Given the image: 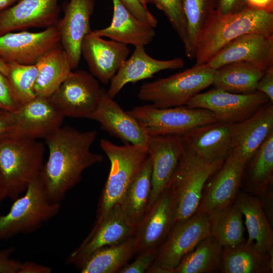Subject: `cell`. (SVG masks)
Wrapping results in <instances>:
<instances>
[{
  "mask_svg": "<svg viewBox=\"0 0 273 273\" xmlns=\"http://www.w3.org/2000/svg\"><path fill=\"white\" fill-rule=\"evenodd\" d=\"M97 136L96 130L81 131L62 125L44 139L49 155L40 175L52 202L60 203L80 182L84 170L103 160L102 155L90 151Z\"/></svg>",
  "mask_w": 273,
  "mask_h": 273,
  "instance_id": "cell-1",
  "label": "cell"
},
{
  "mask_svg": "<svg viewBox=\"0 0 273 273\" xmlns=\"http://www.w3.org/2000/svg\"><path fill=\"white\" fill-rule=\"evenodd\" d=\"M273 35V12L251 7L232 14L216 9L207 19L197 41L195 66L205 65L226 44L246 34Z\"/></svg>",
  "mask_w": 273,
  "mask_h": 273,
  "instance_id": "cell-2",
  "label": "cell"
},
{
  "mask_svg": "<svg viewBox=\"0 0 273 273\" xmlns=\"http://www.w3.org/2000/svg\"><path fill=\"white\" fill-rule=\"evenodd\" d=\"M44 146L37 139L14 134L0 136V182L12 200L40 173Z\"/></svg>",
  "mask_w": 273,
  "mask_h": 273,
  "instance_id": "cell-3",
  "label": "cell"
},
{
  "mask_svg": "<svg viewBox=\"0 0 273 273\" xmlns=\"http://www.w3.org/2000/svg\"><path fill=\"white\" fill-rule=\"evenodd\" d=\"M225 159L207 161L188 148L180 157L166 188L174 205V223L194 215L206 183L222 165Z\"/></svg>",
  "mask_w": 273,
  "mask_h": 273,
  "instance_id": "cell-4",
  "label": "cell"
},
{
  "mask_svg": "<svg viewBox=\"0 0 273 273\" xmlns=\"http://www.w3.org/2000/svg\"><path fill=\"white\" fill-rule=\"evenodd\" d=\"M100 146L110 160V169L99 199L97 218L120 203L148 157L147 148L130 144L119 146L102 139Z\"/></svg>",
  "mask_w": 273,
  "mask_h": 273,
  "instance_id": "cell-5",
  "label": "cell"
},
{
  "mask_svg": "<svg viewBox=\"0 0 273 273\" xmlns=\"http://www.w3.org/2000/svg\"><path fill=\"white\" fill-rule=\"evenodd\" d=\"M14 201L9 212L0 215V241L35 232L61 209L59 203L48 198L40 174L30 183L25 194Z\"/></svg>",
  "mask_w": 273,
  "mask_h": 273,
  "instance_id": "cell-6",
  "label": "cell"
},
{
  "mask_svg": "<svg viewBox=\"0 0 273 273\" xmlns=\"http://www.w3.org/2000/svg\"><path fill=\"white\" fill-rule=\"evenodd\" d=\"M215 69L205 65L143 84L139 99L158 108L187 105L195 95L212 84Z\"/></svg>",
  "mask_w": 273,
  "mask_h": 273,
  "instance_id": "cell-7",
  "label": "cell"
},
{
  "mask_svg": "<svg viewBox=\"0 0 273 273\" xmlns=\"http://www.w3.org/2000/svg\"><path fill=\"white\" fill-rule=\"evenodd\" d=\"M127 112L149 135H181L198 126L217 121L210 111L187 106L158 108L148 104L134 107Z\"/></svg>",
  "mask_w": 273,
  "mask_h": 273,
  "instance_id": "cell-8",
  "label": "cell"
},
{
  "mask_svg": "<svg viewBox=\"0 0 273 273\" xmlns=\"http://www.w3.org/2000/svg\"><path fill=\"white\" fill-rule=\"evenodd\" d=\"M209 236L210 226L207 214L195 213L187 220L174 223L147 272L172 273L183 258Z\"/></svg>",
  "mask_w": 273,
  "mask_h": 273,
  "instance_id": "cell-9",
  "label": "cell"
},
{
  "mask_svg": "<svg viewBox=\"0 0 273 273\" xmlns=\"http://www.w3.org/2000/svg\"><path fill=\"white\" fill-rule=\"evenodd\" d=\"M269 102L267 96L258 90L240 94L214 88L197 94L186 106L207 109L214 114L218 122L234 124L245 120Z\"/></svg>",
  "mask_w": 273,
  "mask_h": 273,
  "instance_id": "cell-10",
  "label": "cell"
},
{
  "mask_svg": "<svg viewBox=\"0 0 273 273\" xmlns=\"http://www.w3.org/2000/svg\"><path fill=\"white\" fill-rule=\"evenodd\" d=\"M98 79L84 70L71 71L50 100L64 117L88 118L99 101Z\"/></svg>",
  "mask_w": 273,
  "mask_h": 273,
  "instance_id": "cell-11",
  "label": "cell"
},
{
  "mask_svg": "<svg viewBox=\"0 0 273 273\" xmlns=\"http://www.w3.org/2000/svg\"><path fill=\"white\" fill-rule=\"evenodd\" d=\"M135 230L127 223L119 204H117L96 219L86 237L67 258L66 263L79 268L95 251L126 240L133 236Z\"/></svg>",
  "mask_w": 273,
  "mask_h": 273,
  "instance_id": "cell-12",
  "label": "cell"
},
{
  "mask_svg": "<svg viewBox=\"0 0 273 273\" xmlns=\"http://www.w3.org/2000/svg\"><path fill=\"white\" fill-rule=\"evenodd\" d=\"M187 149V145L181 135H149L147 150L152 163L151 191L146 211L166 188Z\"/></svg>",
  "mask_w": 273,
  "mask_h": 273,
  "instance_id": "cell-13",
  "label": "cell"
},
{
  "mask_svg": "<svg viewBox=\"0 0 273 273\" xmlns=\"http://www.w3.org/2000/svg\"><path fill=\"white\" fill-rule=\"evenodd\" d=\"M247 163L231 151L221 167L205 184L196 213L208 214L232 204Z\"/></svg>",
  "mask_w": 273,
  "mask_h": 273,
  "instance_id": "cell-14",
  "label": "cell"
},
{
  "mask_svg": "<svg viewBox=\"0 0 273 273\" xmlns=\"http://www.w3.org/2000/svg\"><path fill=\"white\" fill-rule=\"evenodd\" d=\"M60 46V33L55 26L38 32H11L0 35V59L35 64L46 53Z\"/></svg>",
  "mask_w": 273,
  "mask_h": 273,
  "instance_id": "cell-15",
  "label": "cell"
},
{
  "mask_svg": "<svg viewBox=\"0 0 273 273\" xmlns=\"http://www.w3.org/2000/svg\"><path fill=\"white\" fill-rule=\"evenodd\" d=\"M236 62L248 63L262 70L273 66V35L250 33L223 46L206 64L216 69Z\"/></svg>",
  "mask_w": 273,
  "mask_h": 273,
  "instance_id": "cell-16",
  "label": "cell"
},
{
  "mask_svg": "<svg viewBox=\"0 0 273 273\" xmlns=\"http://www.w3.org/2000/svg\"><path fill=\"white\" fill-rule=\"evenodd\" d=\"M95 0H70L62 5L64 16L55 25L59 32L60 43L66 52L72 70L78 66L81 48L85 36L92 30L90 18Z\"/></svg>",
  "mask_w": 273,
  "mask_h": 273,
  "instance_id": "cell-17",
  "label": "cell"
},
{
  "mask_svg": "<svg viewBox=\"0 0 273 273\" xmlns=\"http://www.w3.org/2000/svg\"><path fill=\"white\" fill-rule=\"evenodd\" d=\"M113 99L101 87L98 103L88 118L98 122L102 129L123 143L147 149L149 135L146 130Z\"/></svg>",
  "mask_w": 273,
  "mask_h": 273,
  "instance_id": "cell-18",
  "label": "cell"
},
{
  "mask_svg": "<svg viewBox=\"0 0 273 273\" xmlns=\"http://www.w3.org/2000/svg\"><path fill=\"white\" fill-rule=\"evenodd\" d=\"M174 224V205L166 188L147 211L133 235L135 254L159 248Z\"/></svg>",
  "mask_w": 273,
  "mask_h": 273,
  "instance_id": "cell-19",
  "label": "cell"
},
{
  "mask_svg": "<svg viewBox=\"0 0 273 273\" xmlns=\"http://www.w3.org/2000/svg\"><path fill=\"white\" fill-rule=\"evenodd\" d=\"M59 0H20L0 13V35L31 28L55 26L59 20Z\"/></svg>",
  "mask_w": 273,
  "mask_h": 273,
  "instance_id": "cell-20",
  "label": "cell"
},
{
  "mask_svg": "<svg viewBox=\"0 0 273 273\" xmlns=\"http://www.w3.org/2000/svg\"><path fill=\"white\" fill-rule=\"evenodd\" d=\"M90 73L107 84L128 58L127 45L103 39L92 30L84 38L81 48Z\"/></svg>",
  "mask_w": 273,
  "mask_h": 273,
  "instance_id": "cell-21",
  "label": "cell"
},
{
  "mask_svg": "<svg viewBox=\"0 0 273 273\" xmlns=\"http://www.w3.org/2000/svg\"><path fill=\"white\" fill-rule=\"evenodd\" d=\"M17 134L46 139L59 128L64 116L49 98L36 96L13 112Z\"/></svg>",
  "mask_w": 273,
  "mask_h": 273,
  "instance_id": "cell-22",
  "label": "cell"
},
{
  "mask_svg": "<svg viewBox=\"0 0 273 273\" xmlns=\"http://www.w3.org/2000/svg\"><path fill=\"white\" fill-rule=\"evenodd\" d=\"M272 104L268 102L245 120L232 125V151L247 163L273 130Z\"/></svg>",
  "mask_w": 273,
  "mask_h": 273,
  "instance_id": "cell-23",
  "label": "cell"
},
{
  "mask_svg": "<svg viewBox=\"0 0 273 273\" xmlns=\"http://www.w3.org/2000/svg\"><path fill=\"white\" fill-rule=\"evenodd\" d=\"M185 64L180 57L167 60L155 59L146 52L145 47H135L131 56L127 58L110 81L107 93L113 99L128 83L152 78L161 71L182 68Z\"/></svg>",
  "mask_w": 273,
  "mask_h": 273,
  "instance_id": "cell-24",
  "label": "cell"
},
{
  "mask_svg": "<svg viewBox=\"0 0 273 273\" xmlns=\"http://www.w3.org/2000/svg\"><path fill=\"white\" fill-rule=\"evenodd\" d=\"M232 124L215 122L193 128L181 135L187 148L208 161L225 159L232 151Z\"/></svg>",
  "mask_w": 273,
  "mask_h": 273,
  "instance_id": "cell-25",
  "label": "cell"
},
{
  "mask_svg": "<svg viewBox=\"0 0 273 273\" xmlns=\"http://www.w3.org/2000/svg\"><path fill=\"white\" fill-rule=\"evenodd\" d=\"M113 14L109 26L93 30L97 35L134 47H145L156 35L154 28L136 18L119 0H112Z\"/></svg>",
  "mask_w": 273,
  "mask_h": 273,
  "instance_id": "cell-26",
  "label": "cell"
},
{
  "mask_svg": "<svg viewBox=\"0 0 273 273\" xmlns=\"http://www.w3.org/2000/svg\"><path fill=\"white\" fill-rule=\"evenodd\" d=\"M236 203L245 217L248 238L246 243L262 253H273V232L262 203L247 193L239 194Z\"/></svg>",
  "mask_w": 273,
  "mask_h": 273,
  "instance_id": "cell-27",
  "label": "cell"
},
{
  "mask_svg": "<svg viewBox=\"0 0 273 273\" xmlns=\"http://www.w3.org/2000/svg\"><path fill=\"white\" fill-rule=\"evenodd\" d=\"M36 64L38 70L33 86L36 96L50 97L72 71L68 56L61 46L46 53Z\"/></svg>",
  "mask_w": 273,
  "mask_h": 273,
  "instance_id": "cell-28",
  "label": "cell"
},
{
  "mask_svg": "<svg viewBox=\"0 0 273 273\" xmlns=\"http://www.w3.org/2000/svg\"><path fill=\"white\" fill-rule=\"evenodd\" d=\"M272 253H262L245 242L224 247L220 270L223 273L272 272Z\"/></svg>",
  "mask_w": 273,
  "mask_h": 273,
  "instance_id": "cell-29",
  "label": "cell"
},
{
  "mask_svg": "<svg viewBox=\"0 0 273 273\" xmlns=\"http://www.w3.org/2000/svg\"><path fill=\"white\" fill-rule=\"evenodd\" d=\"M264 71L247 62H232L215 69L212 85L232 93L252 94Z\"/></svg>",
  "mask_w": 273,
  "mask_h": 273,
  "instance_id": "cell-30",
  "label": "cell"
},
{
  "mask_svg": "<svg viewBox=\"0 0 273 273\" xmlns=\"http://www.w3.org/2000/svg\"><path fill=\"white\" fill-rule=\"evenodd\" d=\"M151 175L152 163L148 156L119 203L127 223L135 229L148 207L151 191Z\"/></svg>",
  "mask_w": 273,
  "mask_h": 273,
  "instance_id": "cell-31",
  "label": "cell"
},
{
  "mask_svg": "<svg viewBox=\"0 0 273 273\" xmlns=\"http://www.w3.org/2000/svg\"><path fill=\"white\" fill-rule=\"evenodd\" d=\"M135 254L133 236L117 244L105 246L93 252L79 268L81 273H114Z\"/></svg>",
  "mask_w": 273,
  "mask_h": 273,
  "instance_id": "cell-32",
  "label": "cell"
},
{
  "mask_svg": "<svg viewBox=\"0 0 273 273\" xmlns=\"http://www.w3.org/2000/svg\"><path fill=\"white\" fill-rule=\"evenodd\" d=\"M210 235L224 247H231L245 242L243 214L235 203L208 214Z\"/></svg>",
  "mask_w": 273,
  "mask_h": 273,
  "instance_id": "cell-33",
  "label": "cell"
},
{
  "mask_svg": "<svg viewBox=\"0 0 273 273\" xmlns=\"http://www.w3.org/2000/svg\"><path fill=\"white\" fill-rule=\"evenodd\" d=\"M223 247L212 236L202 240L186 254L172 273H210L219 269Z\"/></svg>",
  "mask_w": 273,
  "mask_h": 273,
  "instance_id": "cell-34",
  "label": "cell"
},
{
  "mask_svg": "<svg viewBox=\"0 0 273 273\" xmlns=\"http://www.w3.org/2000/svg\"><path fill=\"white\" fill-rule=\"evenodd\" d=\"M0 72L7 79L15 98L21 105L36 97L33 90L38 73L36 64L24 65L0 59Z\"/></svg>",
  "mask_w": 273,
  "mask_h": 273,
  "instance_id": "cell-35",
  "label": "cell"
},
{
  "mask_svg": "<svg viewBox=\"0 0 273 273\" xmlns=\"http://www.w3.org/2000/svg\"><path fill=\"white\" fill-rule=\"evenodd\" d=\"M249 161V180L250 187L256 195L261 197L272 185L273 130Z\"/></svg>",
  "mask_w": 273,
  "mask_h": 273,
  "instance_id": "cell-36",
  "label": "cell"
},
{
  "mask_svg": "<svg viewBox=\"0 0 273 273\" xmlns=\"http://www.w3.org/2000/svg\"><path fill=\"white\" fill-rule=\"evenodd\" d=\"M187 28L186 56L195 57L196 45L199 34L209 16L216 9V0H183Z\"/></svg>",
  "mask_w": 273,
  "mask_h": 273,
  "instance_id": "cell-37",
  "label": "cell"
},
{
  "mask_svg": "<svg viewBox=\"0 0 273 273\" xmlns=\"http://www.w3.org/2000/svg\"><path fill=\"white\" fill-rule=\"evenodd\" d=\"M147 6L152 4L162 11L182 41L184 48L187 45V28L183 10V0H141Z\"/></svg>",
  "mask_w": 273,
  "mask_h": 273,
  "instance_id": "cell-38",
  "label": "cell"
},
{
  "mask_svg": "<svg viewBox=\"0 0 273 273\" xmlns=\"http://www.w3.org/2000/svg\"><path fill=\"white\" fill-rule=\"evenodd\" d=\"M158 248L148 249L139 253L135 259L131 263L124 266L118 272L120 273H144L155 261Z\"/></svg>",
  "mask_w": 273,
  "mask_h": 273,
  "instance_id": "cell-39",
  "label": "cell"
},
{
  "mask_svg": "<svg viewBox=\"0 0 273 273\" xmlns=\"http://www.w3.org/2000/svg\"><path fill=\"white\" fill-rule=\"evenodd\" d=\"M121 3L140 20L154 28L158 24L156 18L149 11L141 0H119Z\"/></svg>",
  "mask_w": 273,
  "mask_h": 273,
  "instance_id": "cell-40",
  "label": "cell"
},
{
  "mask_svg": "<svg viewBox=\"0 0 273 273\" xmlns=\"http://www.w3.org/2000/svg\"><path fill=\"white\" fill-rule=\"evenodd\" d=\"M20 106L15 98L7 79L0 72V108L14 112Z\"/></svg>",
  "mask_w": 273,
  "mask_h": 273,
  "instance_id": "cell-41",
  "label": "cell"
},
{
  "mask_svg": "<svg viewBox=\"0 0 273 273\" xmlns=\"http://www.w3.org/2000/svg\"><path fill=\"white\" fill-rule=\"evenodd\" d=\"M15 251L14 246L0 250V273H18L21 262L10 257Z\"/></svg>",
  "mask_w": 273,
  "mask_h": 273,
  "instance_id": "cell-42",
  "label": "cell"
},
{
  "mask_svg": "<svg viewBox=\"0 0 273 273\" xmlns=\"http://www.w3.org/2000/svg\"><path fill=\"white\" fill-rule=\"evenodd\" d=\"M247 7L246 0H216V9L222 14L237 13Z\"/></svg>",
  "mask_w": 273,
  "mask_h": 273,
  "instance_id": "cell-43",
  "label": "cell"
},
{
  "mask_svg": "<svg viewBox=\"0 0 273 273\" xmlns=\"http://www.w3.org/2000/svg\"><path fill=\"white\" fill-rule=\"evenodd\" d=\"M17 134L13 112L0 108V136Z\"/></svg>",
  "mask_w": 273,
  "mask_h": 273,
  "instance_id": "cell-44",
  "label": "cell"
},
{
  "mask_svg": "<svg viewBox=\"0 0 273 273\" xmlns=\"http://www.w3.org/2000/svg\"><path fill=\"white\" fill-rule=\"evenodd\" d=\"M257 90L264 93L273 103V66L265 70L257 84Z\"/></svg>",
  "mask_w": 273,
  "mask_h": 273,
  "instance_id": "cell-45",
  "label": "cell"
},
{
  "mask_svg": "<svg viewBox=\"0 0 273 273\" xmlns=\"http://www.w3.org/2000/svg\"><path fill=\"white\" fill-rule=\"evenodd\" d=\"M52 270L51 267L26 261L21 262L18 273H50Z\"/></svg>",
  "mask_w": 273,
  "mask_h": 273,
  "instance_id": "cell-46",
  "label": "cell"
},
{
  "mask_svg": "<svg viewBox=\"0 0 273 273\" xmlns=\"http://www.w3.org/2000/svg\"><path fill=\"white\" fill-rule=\"evenodd\" d=\"M248 7L273 12V0H246Z\"/></svg>",
  "mask_w": 273,
  "mask_h": 273,
  "instance_id": "cell-47",
  "label": "cell"
},
{
  "mask_svg": "<svg viewBox=\"0 0 273 273\" xmlns=\"http://www.w3.org/2000/svg\"><path fill=\"white\" fill-rule=\"evenodd\" d=\"M20 0H0V13L15 4Z\"/></svg>",
  "mask_w": 273,
  "mask_h": 273,
  "instance_id": "cell-48",
  "label": "cell"
},
{
  "mask_svg": "<svg viewBox=\"0 0 273 273\" xmlns=\"http://www.w3.org/2000/svg\"><path fill=\"white\" fill-rule=\"evenodd\" d=\"M6 198H7V196L5 190L3 187L2 184L0 182V206L3 200Z\"/></svg>",
  "mask_w": 273,
  "mask_h": 273,
  "instance_id": "cell-49",
  "label": "cell"
}]
</instances>
